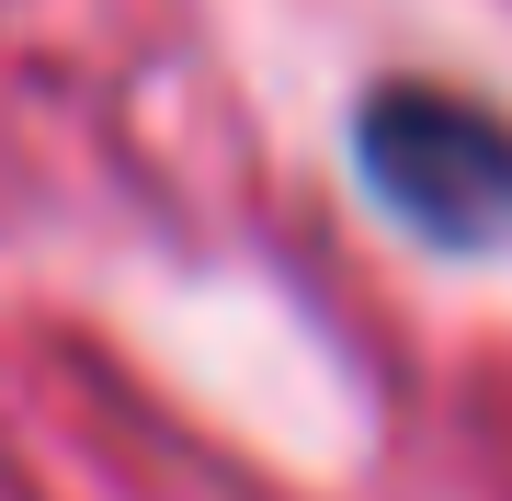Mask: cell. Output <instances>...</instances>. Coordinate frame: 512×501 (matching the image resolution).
<instances>
[{
  "mask_svg": "<svg viewBox=\"0 0 512 501\" xmlns=\"http://www.w3.org/2000/svg\"><path fill=\"white\" fill-rule=\"evenodd\" d=\"M365 183L433 240H501L512 228V126L490 103L399 80V92L365 103Z\"/></svg>",
  "mask_w": 512,
  "mask_h": 501,
  "instance_id": "obj_1",
  "label": "cell"
}]
</instances>
